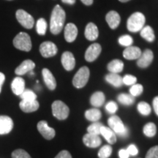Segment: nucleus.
<instances>
[{
    "instance_id": "obj_26",
    "label": "nucleus",
    "mask_w": 158,
    "mask_h": 158,
    "mask_svg": "<svg viewBox=\"0 0 158 158\" xmlns=\"http://www.w3.org/2000/svg\"><path fill=\"white\" fill-rule=\"evenodd\" d=\"M106 100V97L103 92H96L91 96L90 103L94 107H100L102 106Z\"/></svg>"
},
{
    "instance_id": "obj_43",
    "label": "nucleus",
    "mask_w": 158,
    "mask_h": 158,
    "mask_svg": "<svg viewBox=\"0 0 158 158\" xmlns=\"http://www.w3.org/2000/svg\"><path fill=\"white\" fill-rule=\"evenodd\" d=\"M55 158H72V156H71L70 153L68 151L63 150V151H61L55 157Z\"/></svg>"
},
{
    "instance_id": "obj_9",
    "label": "nucleus",
    "mask_w": 158,
    "mask_h": 158,
    "mask_svg": "<svg viewBox=\"0 0 158 158\" xmlns=\"http://www.w3.org/2000/svg\"><path fill=\"white\" fill-rule=\"evenodd\" d=\"M102 47L99 43L90 45L85 52V59L89 62H94L101 54Z\"/></svg>"
},
{
    "instance_id": "obj_33",
    "label": "nucleus",
    "mask_w": 158,
    "mask_h": 158,
    "mask_svg": "<svg viewBox=\"0 0 158 158\" xmlns=\"http://www.w3.org/2000/svg\"><path fill=\"white\" fill-rule=\"evenodd\" d=\"M19 96L21 98V100H26V101H31V100H37L36 94L30 89H24V91Z\"/></svg>"
},
{
    "instance_id": "obj_20",
    "label": "nucleus",
    "mask_w": 158,
    "mask_h": 158,
    "mask_svg": "<svg viewBox=\"0 0 158 158\" xmlns=\"http://www.w3.org/2000/svg\"><path fill=\"white\" fill-rule=\"evenodd\" d=\"M84 35L85 37L89 41H94L98 39L99 36V30L97 25L92 22L89 23L85 28Z\"/></svg>"
},
{
    "instance_id": "obj_18",
    "label": "nucleus",
    "mask_w": 158,
    "mask_h": 158,
    "mask_svg": "<svg viewBox=\"0 0 158 158\" xmlns=\"http://www.w3.org/2000/svg\"><path fill=\"white\" fill-rule=\"evenodd\" d=\"M35 68V64L33 61L30 59H27L23 61L18 68L15 69V73L17 76H23L27 73L31 72L33 70V69Z\"/></svg>"
},
{
    "instance_id": "obj_2",
    "label": "nucleus",
    "mask_w": 158,
    "mask_h": 158,
    "mask_svg": "<svg viewBox=\"0 0 158 158\" xmlns=\"http://www.w3.org/2000/svg\"><path fill=\"white\" fill-rule=\"evenodd\" d=\"M146 22V18L142 13L135 12L127 19V27L128 31L131 32H137L141 30Z\"/></svg>"
},
{
    "instance_id": "obj_17",
    "label": "nucleus",
    "mask_w": 158,
    "mask_h": 158,
    "mask_svg": "<svg viewBox=\"0 0 158 158\" xmlns=\"http://www.w3.org/2000/svg\"><path fill=\"white\" fill-rule=\"evenodd\" d=\"M142 51L141 48L137 46H130L126 47L123 51V56L124 59L127 60H135L138 59L141 56Z\"/></svg>"
},
{
    "instance_id": "obj_22",
    "label": "nucleus",
    "mask_w": 158,
    "mask_h": 158,
    "mask_svg": "<svg viewBox=\"0 0 158 158\" xmlns=\"http://www.w3.org/2000/svg\"><path fill=\"white\" fill-rule=\"evenodd\" d=\"M11 89L15 95H20L25 89V81L21 77H16L12 82Z\"/></svg>"
},
{
    "instance_id": "obj_30",
    "label": "nucleus",
    "mask_w": 158,
    "mask_h": 158,
    "mask_svg": "<svg viewBox=\"0 0 158 158\" xmlns=\"http://www.w3.org/2000/svg\"><path fill=\"white\" fill-rule=\"evenodd\" d=\"M47 27H48V24L45 19L40 18L37 20L36 23V31L39 35H45L47 31Z\"/></svg>"
},
{
    "instance_id": "obj_32",
    "label": "nucleus",
    "mask_w": 158,
    "mask_h": 158,
    "mask_svg": "<svg viewBox=\"0 0 158 158\" xmlns=\"http://www.w3.org/2000/svg\"><path fill=\"white\" fill-rule=\"evenodd\" d=\"M137 109L140 114L143 116H148L151 114L152 108L147 102H141L138 104Z\"/></svg>"
},
{
    "instance_id": "obj_15",
    "label": "nucleus",
    "mask_w": 158,
    "mask_h": 158,
    "mask_svg": "<svg viewBox=\"0 0 158 158\" xmlns=\"http://www.w3.org/2000/svg\"><path fill=\"white\" fill-rule=\"evenodd\" d=\"M13 128V121L7 116H0V135L10 133Z\"/></svg>"
},
{
    "instance_id": "obj_1",
    "label": "nucleus",
    "mask_w": 158,
    "mask_h": 158,
    "mask_svg": "<svg viewBox=\"0 0 158 158\" xmlns=\"http://www.w3.org/2000/svg\"><path fill=\"white\" fill-rule=\"evenodd\" d=\"M66 13L60 5H56L53 9L50 19V31L53 35H59L64 28Z\"/></svg>"
},
{
    "instance_id": "obj_49",
    "label": "nucleus",
    "mask_w": 158,
    "mask_h": 158,
    "mask_svg": "<svg viewBox=\"0 0 158 158\" xmlns=\"http://www.w3.org/2000/svg\"><path fill=\"white\" fill-rule=\"evenodd\" d=\"M119 2H121L122 3H124V2H127L130 1V0H118Z\"/></svg>"
},
{
    "instance_id": "obj_37",
    "label": "nucleus",
    "mask_w": 158,
    "mask_h": 158,
    "mask_svg": "<svg viewBox=\"0 0 158 158\" xmlns=\"http://www.w3.org/2000/svg\"><path fill=\"white\" fill-rule=\"evenodd\" d=\"M143 91V87L141 84H135L132 85L130 89V93L133 97H138L141 95Z\"/></svg>"
},
{
    "instance_id": "obj_27",
    "label": "nucleus",
    "mask_w": 158,
    "mask_h": 158,
    "mask_svg": "<svg viewBox=\"0 0 158 158\" xmlns=\"http://www.w3.org/2000/svg\"><path fill=\"white\" fill-rule=\"evenodd\" d=\"M140 35H141L142 38L146 40L147 42L149 43L153 42L155 39V32H154L153 29L150 26L143 27L141 29V30L140 31Z\"/></svg>"
},
{
    "instance_id": "obj_39",
    "label": "nucleus",
    "mask_w": 158,
    "mask_h": 158,
    "mask_svg": "<svg viewBox=\"0 0 158 158\" xmlns=\"http://www.w3.org/2000/svg\"><path fill=\"white\" fill-rule=\"evenodd\" d=\"M122 81H123V84L127 85V86H132L136 84L137 78L132 75H126L124 78H122Z\"/></svg>"
},
{
    "instance_id": "obj_40",
    "label": "nucleus",
    "mask_w": 158,
    "mask_h": 158,
    "mask_svg": "<svg viewBox=\"0 0 158 158\" xmlns=\"http://www.w3.org/2000/svg\"><path fill=\"white\" fill-rule=\"evenodd\" d=\"M106 109L109 114H115L118 109L117 104L114 101L108 102L106 106Z\"/></svg>"
},
{
    "instance_id": "obj_14",
    "label": "nucleus",
    "mask_w": 158,
    "mask_h": 158,
    "mask_svg": "<svg viewBox=\"0 0 158 158\" xmlns=\"http://www.w3.org/2000/svg\"><path fill=\"white\" fill-rule=\"evenodd\" d=\"M106 21L111 29H116L121 22V17L117 12L110 10L106 15Z\"/></svg>"
},
{
    "instance_id": "obj_29",
    "label": "nucleus",
    "mask_w": 158,
    "mask_h": 158,
    "mask_svg": "<svg viewBox=\"0 0 158 158\" xmlns=\"http://www.w3.org/2000/svg\"><path fill=\"white\" fill-rule=\"evenodd\" d=\"M143 132L144 135L147 137H154L157 133V127L153 122H149V123L145 124V126L143 127Z\"/></svg>"
},
{
    "instance_id": "obj_7",
    "label": "nucleus",
    "mask_w": 158,
    "mask_h": 158,
    "mask_svg": "<svg viewBox=\"0 0 158 158\" xmlns=\"http://www.w3.org/2000/svg\"><path fill=\"white\" fill-rule=\"evenodd\" d=\"M15 17L20 24L27 29L33 28L35 25V19L29 13L24 10H18L15 13Z\"/></svg>"
},
{
    "instance_id": "obj_36",
    "label": "nucleus",
    "mask_w": 158,
    "mask_h": 158,
    "mask_svg": "<svg viewBox=\"0 0 158 158\" xmlns=\"http://www.w3.org/2000/svg\"><path fill=\"white\" fill-rule=\"evenodd\" d=\"M112 148L109 145H105L100 149L98 157L100 158H108L111 155Z\"/></svg>"
},
{
    "instance_id": "obj_11",
    "label": "nucleus",
    "mask_w": 158,
    "mask_h": 158,
    "mask_svg": "<svg viewBox=\"0 0 158 158\" xmlns=\"http://www.w3.org/2000/svg\"><path fill=\"white\" fill-rule=\"evenodd\" d=\"M37 130L47 140L53 139L56 135V132L54 128L49 127L46 121L39 122L37 124Z\"/></svg>"
},
{
    "instance_id": "obj_16",
    "label": "nucleus",
    "mask_w": 158,
    "mask_h": 158,
    "mask_svg": "<svg viewBox=\"0 0 158 158\" xmlns=\"http://www.w3.org/2000/svg\"><path fill=\"white\" fill-rule=\"evenodd\" d=\"M83 142L87 147L97 148L100 147L102 143L101 138L98 135L87 133L83 138Z\"/></svg>"
},
{
    "instance_id": "obj_31",
    "label": "nucleus",
    "mask_w": 158,
    "mask_h": 158,
    "mask_svg": "<svg viewBox=\"0 0 158 158\" xmlns=\"http://www.w3.org/2000/svg\"><path fill=\"white\" fill-rule=\"evenodd\" d=\"M118 101L122 105L124 106H130V105L133 104L135 102V99L131 94L122 93L117 97Z\"/></svg>"
},
{
    "instance_id": "obj_45",
    "label": "nucleus",
    "mask_w": 158,
    "mask_h": 158,
    "mask_svg": "<svg viewBox=\"0 0 158 158\" xmlns=\"http://www.w3.org/2000/svg\"><path fill=\"white\" fill-rule=\"evenodd\" d=\"M152 105H153L154 110H155L156 114L158 116V96L155 97V98H154Z\"/></svg>"
},
{
    "instance_id": "obj_38",
    "label": "nucleus",
    "mask_w": 158,
    "mask_h": 158,
    "mask_svg": "<svg viewBox=\"0 0 158 158\" xmlns=\"http://www.w3.org/2000/svg\"><path fill=\"white\" fill-rule=\"evenodd\" d=\"M12 158H31L25 150L16 149L12 153Z\"/></svg>"
},
{
    "instance_id": "obj_47",
    "label": "nucleus",
    "mask_w": 158,
    "mask_h": 158,
    "mask_svg": "<svg viewBox=\"0 0 158 158\" xmlns=\"http://www.w3.org/2000/svg\"><path fill=\"white\" fill-rule=\"evenodd\" d=\"M83 4H84L86 6H90L92 5L94 2V0H81Z\"/></svg>"
},
{
    "instance_id": "obj_28",
    "label": "nucleus",
    "mask_w": 158,
    "mask_h": 158,
    "mask_svg": "<svg viewBox=\"0 0 158 158\" xmlns=\"http://www.w3.org/2000/svg\"><path fill=\"white\" fill-rule=\"evenodd\" d=\"M101 116V111L98 108H91L85 112V117L86 119L92 122L99 121Z\"/></svg>"
},
{
    "instance_id": "obj_41",
    "label": "nucleus",
    "mask_w": 158,
    "mask_h": 158,
    "mask_svg": "<svg viewBox=\"0 0 158 158\" xmlns=\"http://www.w3.org/2000/svg\"><path fill=\"white\" fill-rule=\"evenodd\" d=\"M145 158H158V146H155L149 149Z\"/></svg>"
},
{
    "instance_id": "obj_13",
    "label": "nucleus",
    "mask_w": 158,
    "mask_h": 158,
    "mask_svg": "<svg viewBox=\"0 0 158 158\" xmlns=\"http://www.w3.org/2000/svg\"><path fill=\"white\" fill-rule=\"evenodd\" d=\"M78 30L76 25L73 23H68L65 26L64 31V37L68 43H73L76 40L78 36Z\"/></svg>"
},
{
    "instance_id": "obj_21",
    "label": "nucleus",
    "mask_w": 158,
    "mask_h": 158,
    "mask_svg": "<svg viewBox=\"0 0 158 158\" xmlns=\"http://www.w3.org/2000/svg\"><path fill=\"white\" fill-rule=\"evenodd\" d=\"M20 108L25 113H31V112L36 111L39 108V102L37 100H31V101H26L21 100L20 102Z\"/></svg>"
},
{
    "instance_id": "obj_44",
    "label": "nucleus",
    "mask_w": 158,
    "mask_h": 158,
    "mask_svg": "<svg viewBox=\"0 0 158 158\" xmlns=\"http://www.w3.org/2000/svg\"><path fill=\"white\" fill-rule=\"evenodd\" d=\"M118 156H119L120 158H129L130 155L127 152V149H122L118 152Z\"/></svg>"
},
{
    "instance_id": "obj_34",
    "label": "nucleus",
    "mask_w": 158,
    "mask_h": 158,
    "mask_svg": "<svg viewBox=\"0 0 158 158\" xmlns=\"http://www.w3.org/2000/svg\"><path fill=\"white\" fill-rule=\"evenodd\" d=\"M103 126V124L100 122H95L87 127L88 133L94 134V135H100V130H101V127Z\"/></svg>"
},
{
    "instance_id": "obj_10",
    "label": "nucleus",
    "mask_w": 158,
    "mask_h": 158,
    "mask_svg": "<svg viewBox=\"0 0 158 158\" xmlns=\"http://www.w3.org/2000/svg\"><path fill=\"white\" fill-rule=\"evenodd\" d=\"M154 54L152 51L150 49H146L137 59V65L140 68H147L152 64Z\"/></svg>"
},
{
    "instance_id": "obj_35",
    "label": "nucleus",
    "mask_w": 158,
    "mask_h": 158,
    "mask_svg": "<svg viewBox=\"0 0 158 158\" xmlns=\"http://www.w3.org/2000/svg\"><path fill=\"white\" fill-rule=\"evenodd\" d=\"M118 42L120 45H122V46L128 47L133 44V37L129 35H124L118 37Z\"/></svg>"
},
{
    "instance_id": "obj_12",
    "label": "nucleus",
    "mask_w": 158,
    "mask_h": 158,
    "mask_svg": "<svg viewBox=\"0 0 158 158\" xmlns=\"http://www.w3.org/2000/svg\"><path fill=\"white\" fill-rule=\"evenodd\" d=\"M62 64L65 70L70 71L73 70L76 66V59L73 53L70 51H64L61 57Z\"/></svg>"
},
{
    "instance_id": "obj_8",
    "label": "nucleus",
    "mask_w": 158,
    "mask_h": 158,
    "mask_svg": "<svg viewBox=\"0 0 158 158\" xmlns=\"http://www.w3.org/2000/svg\"><path fill=\"white\" fill-rule=\"evenodd\" d=\"M58 52L56 44L51 41H45L40 45V53L44 58H50L54 56Z\"/></svg>"
},
{
    "instance_id": "obj_24",
    "label": "nucleus",
    "mask_w": 158,
    "mask_h": 158,
    "mask_svg": "<svg viewBox=\"0 0 158 158\" xmlns=\"http://www.w3.org/2000/svg\"><path fill=\"white\" fill-rule=\"evenodd\" d=\"M100 134L110 144H114L116 142V135L110 127L102 126L100 130Z\"/></svg>"
},
{
    "instance_id": "obj_3",
    "label": "nucleus",
    "mask_w": 158,
    "mask_h": 158,
    "mask_svg": "<svg viewBox=\"0 0 158 158\" xmlns=\"http://www.w3.org/2000/svg\"><path fill=\"white\" fill-rule=\"evenodd\" d=\"M108 125L110 129L122 138H127L129 135V130L123 124V122L118 116H111L108 120Z\"/></svg>"
},
{
    "instance_id": "obj_5",
    "label": "nucleus",
    "mask_w": 158,
    "mask_h": 158,
    "mask_svg": "<svg viewBox=\"0 0 158 158\" xmlns=\"http://www.w3.org/2000/svg\"><path fill=\"white\" fill-rule=\"evenodd\" d=\"M90 76V70L87 67L81 68L76 73L73 79V84L77 89L84 87L87 84Z\"/></svg>"
},
{
    "instance_id": "obj_25",
    "label": "nucleus",
    "mask_w": 158,
    "mask_h": 158,
    "mask_svg": "<svg viewBox=\"0 0 158 158\" xmlns=\"http://www.w3.org/2000/svg\"><path fill=\"white\" fill-rule=\"evenodd\" d=\"M124 63L120 59H114L108 63L107 69L112 73H119L123 70Z\"/></svg>"
},
{
    "instance_id": "obj_42",
    "label": "nucleus",
    "mask_w": 158,
    "mask_h": 158,
    "mask_svg": "<svg viewBox=\"0 0 158 158\" xmlns=\"http://www.w3.org/2000/svg\"><path fill=\"white\" fill-rule=\"evenodd\" d=\"M127 151L129 153V155L131 156H135L138 154V150L137 147L134 144H130L129 147L127 148Z\"/></svg>"
},
{
    "instance_id": "obj_23",
    "label": "nucleus",
    "mask_w": 158,
    "mask_h": 158,
    "mask_svg": "<svg viewBox=\"0 0 158 158\" xmlns=\"http://www.w3.org/2000/svg\"><path fill=\"white\" fill-rule=\"evenodd\" d=\"M105 79H106V81L108 84L114 86V87H121L122 85H123L122 77L119 76L118 73H110L106 75V77H105Z\"/></svg>"
},
{
    "instance_id": "obj_46",
    "label": "nucleus",
    "mask_w": 158,
    "mask_h": 158,
    "mask_svg": "<svg viewBox=\"0 0 158 158\" xmlns=\"http://www.w3.org/2000/svg\"><path fill=\"white\" fill-rule=\"evenodd\" d=\"M5 75H4L2 73L0 72V92H1L2 91V85L4 84V82H5Z\"/></svg>"
},
{
    "instance_id": "obj_19",
    "label": "nucleus",
    "mask_w": 158,
    "mask_h": 158,
    "mask_svg": "<svg viewBox=\"0 0 158 158\" xmlns=\"http://www.w3.org/2000/svg\"><path fill=\"white\" fill-rule=\"evenodd\" d=\"M42 75L45 84L48 89L54 90L56 87V81L52 73L48 69L44 68L42 70Z\"/></svg>"
},
{
    "instance_id": "obj_6",
    "label": "nucleus",
    "mask_w": 158,
    "mask_h": 158,
    "mask_svg": "<svg viewBox=\"0 0 158 158\" xmlns=\"http://www.w3.org/2000/svg\"><path fill=\"white\" fill-rule=\"evenodd\" d=\"M52 114L59 120H64L68 117L70 109L64 102L61 100H56L52 103Z\"/></svg>"
},
{
    "instance_id": "obj_4",
    "label": "nucleus",
    "mask_w": 158,
    "mask_h": 158,
    "mask_svg": "<svg viewBox=\"0 0 158 158\" xmlns=\"http://www.w3.org/2000/svg\"><path fill=\"white\" fill-rule=\"evenodd\" d=\"M13 43L15 48L26 52L30 51L32 47L31 37L26 32L19 33L13 39Z\"/></svg>"
},
{
    "instance_id": "obj_48",
    "label": "nucleus",
    "mask_w": 158,
    "mask_h": 158,
    "mask_svg": "<svg viewBox=\"0 0 158 158\" xmlns=\"http://www.w3.org/2000/svg\"><path fill=\"white\" fill-rule=\"evenodd\" d=\"M62 2L64 4H68V5H73L76 3V0H62Z\"/></svg>"
}]
</instances>
